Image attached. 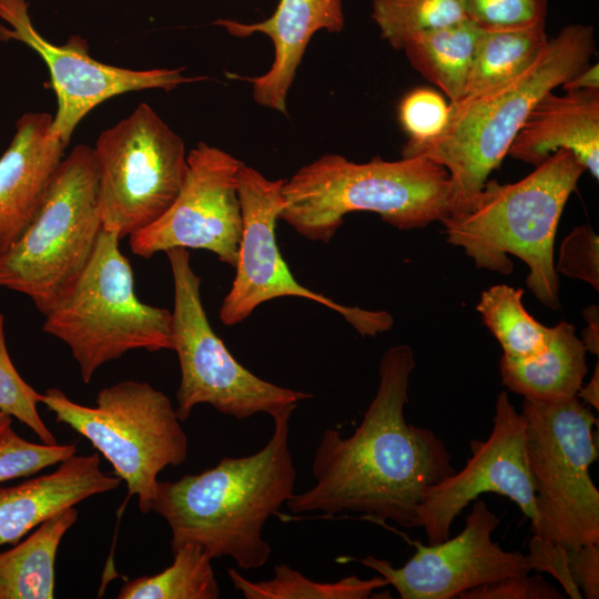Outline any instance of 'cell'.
I'll list each match as a JSON object with an SVG mask.
<instances>
[{
    "mask_svg": "<svg viewBox=\"0 0 599 599\" xmlns=\"http://www.w3.org/2000/svg\"><path fill=\"white\" fill-rule=\"evenodd\" d=\"M414 368L410 346L395 345L384 353L378 388L362 422L347 437L324 430L313 458L315 484L287 500L292 514L353 511L370 521L415 528L427 490L456 470L434 432L405 420Z\"/></svg>",
    "mask_w": 599,
    "mask_h": 599,
    "instance_id": "cell-1",
    "label": "cell"
},
{
    "mask_svg": "<svg viewBox=\"0 0 599 599\" xmlns=\"http://www.w3.org/2000/svg\"><path fill=\"white\" fill-rule=\"evenodd\" d=\"M296 407L272 415V436L257 453L222 458L216 466L175 481L159 480L152 510L167 522L172 549L196 544L212 559L230 557L245 570L268 561L272 548L263 528L294 494L288 433Z\"/></svg>",
    "mask_w": 599,
    "mask_h": 599,
    "instance_id": "cell-2",
    "label": "cell"
},
{
    "mask_svg": "<svg viewBox=\"0 0 599 599\" xmlns=\"http://www.w3.org/2000/svg\"><path fill=\"white\" fill-rule=\"evenodd\" d=\"M596 52L591 26H566L526 70L494 88L449 102L441 132L406 143L402 156L422 155L449 175L450 214L469 210L490 173L498 169L516 134L540 99L590 64Z\"/></svg>",
    "mask_w": 599,
    "mask_h": 599,
    "instance_id": "cell-3",
    "label": "cell"
},
{
    "mask_svg": "<svg viewBox=\"0 0 599 599\" xmlns=\"http://www.w3.org/2000/svg\"><path fill=\"white\" fill-rule=\"evenodd\" d=\"M278 220L311 241L328 243L352 212H373L398 230L422 229L450 214L445 167L422 155L365 163L326 153L283 185Z\"/></svg>",
    "mask_w": 599,
    "mask_h": 599,
    "instance_id": "cell-4",
    "label": "cell"
},
{
    "mask_svg": "<svg viewBox=\"0 0 599 599\" xmlns=\"http://www.w3.org/2000/svg\"><path fill=\"white\" fill-rule=\"evenodd\" d=\"M583 165L568 150H558L515 183L487 180L469 210L440 223L447 241L464 248L478 268L508 275V254L529 267L528 288L551 309L560 308L554 244L564 207Z\"/></svg>",
    "mask_w": 599,
    "mask_h": 599,
    "instance_id": "cell-5",
    "label": "cell"
},
{
    "mask_svg": "<svg viewBox=\"0 0 599 599\" xmlns=\"http://www.w3.org/2000/svg\"><path fill=\"white\" fill-rule=\"evenodd\" d=\"M103 231L92 148L62 159L23 233L0 252V287L28 296L45 315L77 283Z\"/></svg>",
    "mask_w": 599,
    "mask_h": 599,
    "instance_id": "cell-6",
    "label": "cell"
},
{
    "mask_svg": "<svg viewBox=\"0 0 599 599\" xmlns=\"http://www.w3.org/2000/svg\"><path fill=\"white\" fill-rule=\"evenodd\" d=\"M120 237L103 230L73 287L44 316L42 331L64 342L88 384L95 370L132 349H172L171 312L145 304L134 292Z\"/></svg>",
    "mask_w": 599,
    "mask_h": 599,
    "instance_id": "cell-7",
    "label": "cell"
},
{
    "mask_svg": "<svg viewBox=\"0 0 599 599\" xmlns=\"http://www.w3.org/2000/svg\"><path fill=\"white\" fill-rule=\"evenodd\" d=\"M58 423L87 438L136 496L143 514L152 510L159 474L187 458V436L170 398L146 382L123 380L102 388L97 406L71 400L59 388L41 398Z\"/></svg>",
    "mask_w": 599,
    "mask_h": 599,
    "instance_id": "cell-8",
    "label": "cell"
},
{
    "mask_svg": "<svg viewBox=\"0 0 599 599\" xmlns=\"http://www.w3.org/2000/svg\"><path fill=\"white\" fill-rule=\"evenodd\" d=\"M520 415L538 512L534 534L567 549L599 544V491L589 475L598 458L593 413L579 397L524 398Z\"/></svg>",
    "mask_w": 599,
    "mask_h": 599,
    "instance_id": "cell-9",
    "label": "cell"
},
{
    "mask_svg": "<svg viewBox=\"0 0 599 599\" xmlns=\"http://www.w3.org/2000/svg\"><path fill=\"white\" fill-rule=\"evenodd\" d=\"M165 253L174 286L171 332L181 372L175 408L181 422L200 404L241 420L258 413L272 416L313 396L264 380L235 359L209 322L201 277L192 268L189 251L175 247Z\"/></svg>",
    "mask_w": 599,
    "mask_h": 599,
    "instance_id": "cell-10",
    "label": "cell"
},
{
    "mask_svg": "<svg viewBox=\"0 0 599 599\" xmlns=\"http://www.w3.org/2000/svg\"><path fill=\"white\" fill-rule=\"evenodd\" d=\"M92 151L103 230L120 238L155 222L187 174L183 139L148 103L102 131Z\"/></svg>",
    "mask_w": 599,
    "mask_h": 599,
    "instance_id": "cell-11",
    "label": "cell"
},
{
    "mask_svg": "<svg viewBox=\"0 0 599 599\" xmlns=\"http://www.w3.org/2000/svg\"><path fill=\"white\" fill-rule=\"evenodd\" d=\"M284 182V179L270 180L244 163L238 169L243 232L235 277L219 312L221 322L233 326L248 318L265 302L296 296L341 314L362 336H376L388 331L393 325L389 313L342 305L306 288L293 276L275 235L276 222L285 204Z\"/></svg>",
    "mask_w": 599,
    "mask_h": 599,
    "instance_id": "cell-12",
    "label": "cell"
},
{
    "mask_svg": "<svg viewBox=\"0 0 599 599\" xmlns=\"http://www.w3.org/2000/svg\"><path fill=\"white\" fill-rule=\"evenodd\" d=\"M242 163L220 148L199 142L187 154V174L171 206L129 236L132 253L150 258L175 247L206 250L235 267L243 232L237 193Z\"/></svg>",
    "mask_w": 599,
    "mask_h": 599,
    "instance_id": "cell-13",
    "label": "cell"
},
{
    "mask_svg": "<svg viewBox=\"0 0 599 599\" xmlns=\"http://www.w3.org/2000/svg\"><path fill=\"white\" fill-rule=\"evenodd\" d=\"M0 18L10 26L0 24V40L22 42L45 62L57 98L52 130L67 145L82 119L110 98L149 89L170 91L206 79L187 77L184 68L135 70L102 63L89 54L87 41L78 35L53 44L33 27L27 0H0Z\"/></svg>",
    "mask_w": 599,
    "mask_h": 599,
    "instance_id": "cell-14",
    "label": "cell"
},
{
    "mask_svg": "<svg viewBox=\"0 0 599 599\" xmlns=\"http://www.w3.org/2000/svg\"><path fill=\"white\" fill-rule=\"evenodd\" d=\"M499 519L483 499L473 504L465 527L456 537L423 545L402 567L373 556L356 559L377 571L403 599H451L460 593L511 576L529 573V554L507 551L493 541Z\"/></svg>",
    "mask_w": 599,
    "mask_h": 599,
    "instance_id": "cell-15",
    "label": "cell"
},
{
    "mask_svg": "<svg viewBox=\"0 0 599 599\" xmlns=\"http://www.w3.org/2000/svg\"><path fill=\"white\" fill-rule=\"evenodd\" d=\"M473 456L460 471L432 486L416 512L429 544L449 538L457 516L484 493L512 500L535 530L538 512L526 455L525 422L506 392L496 398L494 427L485 441L471 443Z\"/></svg>",
    "mask_w": 599,
    "mask_h": 599,
    "instance_id": "cell-16",
    "label": "cell"
},
{
    "mask_svg": "<svg viewBox=\"0 0 599 599\" xmlns=\"http://www.w3.org/2000/svg\"><path fill=\"white\" fill-rule=\"evenodd\" d=\"M344 0H280L273 14L258 22L220 19L214 24L230 34L246 38L267 35L274 47L271 68L256 77H235L252 84L254 101L286 114V98L313 35L325 30L338 33L345 27Z\"/></svg>",
    "mask_w": 599,
    "mask_h": 599,
    "instance_id": "cell-17",
    "label": "cell"
},
{
    "mask_svg": "<svg viewBox=\"0 0 599 599\" xmlns=\"http://www.w3.org/2000/svg\"><path fill=\"white\" fill-rule=\"evenodd\" d=\"M52 120L47 112L23 114L0 158V252L33 220L64 158L67 144L53 132Z\"/></svg>",
    "mask_w": 599,
    "mask_h": 599,
    "instance_id": "cell-18",
    "label": "cell"
},
{
    "mask_svg": "<svg viewBox=\"0 0 599 599\" xmlns=\"http://www.w3.org/2000/svg\"><path fill=\"white\" fill-rule=\"evenodd\" d=\"M98 453L73 455L49 474L0 486V547L14 545L54 514L118 488V476L102 471Z\"/></svg>",
    "mask_w": 599,
    "mask_h": 599,
    "instance_id": "cell-19",
    "label": "cell"
},
{
    "mask_svg": "<svg viewBox=\"0 0 599 599\" xmlns=\"http://www.w3.org/2000/svg\"><path fill=\"white\" fill-rule=\"evenodd\" d=\"M558 150L570 151L599 177V89L546 93L510 144L508 155L538 166Z\"/></svg>",
    "mask_w": 599,
    "mask_h": 599,
    "instance_id": "cell-20",
    "label": "cell"
},
{
    "mask_svg": "<svg viewBox=\"0 0 599 599\" xmlns=\"http://www.w3.org/2000/svg\"><path fill=\"white\" fill-rule=\"evenodd\" d=\"M587 349L575 326L561 321L550 327L546 347L539 353L499 363L502 384L524 398L561 402L577 397L587 374Z\"/></svg>",
    "mask_w": 599,
    "mask_h": 599,
    "instance_id": "cell-21",
    "label": "cell"
},
{
    "mask_svg": "<svg viewBox=\"0 0 599 599\" xmlns=\"http://www.w3.org/2000/svg\"><path fill=\"white\" fill-rule=\"evenodd\" d=\"M77 519L75 507L65 508L0 552V599L54 598L58 548Z\"/></svg>",
    "mask_w": 599,
    "mask_h": 599,
    "instance_id": "cell-22",
    "label": "cell"
},
{
    "mask_svg": "<svg viewBox=\"0 0 599 599\" xmlns=\"http://www.w3.org/2000/svg\"><path fill=\"white\" fill-rule=\"evenodd\" d=\"M480 31L466 18L415 33L400 51L415 71L436 85L449 102H456L464 97Z\"/></svg>",
    "mask_w": 599,
    "mask_h": 599,
    "instance_id": "cell-23",
    "label": "cell"
},
{
    "mask_svg": "<svg viewBox=\"0 0 599 599\" xmlns=\"http://www.w3.org/2000/svg\"><path fill=\"white\" fill-rule=\"evenodd\" d=\"M548 41L545 24L517 30H481L464 97L494 88L521 73L537 60Z\"/></svg>",
    "mask_w": 599,
    "mask_h": 599,
    "instance_id": "cell-24",
    "label": "cell"
},
{
    "mask_svg": "<svg viewBox=\"0 0 599 599\" xmlns=\"http://www.w3.org/2000/svg\"><path fill=\"white\" fill-rule=\"evenodd\" d=\"M173 562L159 573L126 581L119 599H216L220 587L212 558L196 544L172 549Z\"/></svg>",
    "mask_w": 599,
    "mask_h": 599,
    "instance_id": "cell-25",
    "label": "cell"
},
{
    "mask_svg": "<svg viewBox=\"0 0 599 599\" xmlns=\"http://www.w3.org/2000/svg\"><path fill=\"white\" fill-rule=\"evenodd\" d=\"M524 290L500 284L484 291L477 311L502 347L504 356L522 358L542 351L550 327L537 322L522 304Z\"/></svg>",
    "mask_w": 599,
    "mask_h": 599,
    "instance_id": "cell-26",
    "label": "cell"
},
{
    "mask_svg": "<svg viewBox=\"0 0 599 599\" xmlns=\"http://www.w3.org/2000/svg\"><path fill=\"white\" fill-rule=\"evenodd\" d=\"M227 575L246 599H366L388 585L382 576L362 579L356 575L335 582H318L285 564L276 565L274 576L263 581H251L234 568Z\"/></svg>",
    "mask_w": 599,
    "mask_h": 599,
    "instance_id": "cell-27",
    "label": "cell"
},
{
    "mask_svg": "<svg viewBox=\"0 0 599 599\" xmlns=\"http://www.w3.org/2000/svg\"><path fill=\"white\" fill-rule=\"evenodd\" d=\"M372 19L395 50L415 33L466 19L463 0H373Z\"/></svg>",
    "mask_w": 599,
    "mask_h": 599,
    "instance_id": "cell-28",
    "label": "cell"
},
{
    "mask_svg": "<svg viewBox=\"0 0 599 599\" xmlns=\"http://www.w3.org/2000/svg\"><path fill=\"white\" fill-rule=\"evenodd\" d=\"M42 394L19 374L10 358L4 335V316L0 313V410L29 427L44 444H55L52 432L42 420L38 405Z\"/></svg>",
    "mask_w": 599,
    "mask_h": 599,
    "instance_id": "cell-29",
    "label": "cell"
},
{
    "mask_svg": "<svg viewBox=\"0 0 599 599\" xmlns=\"http://www.w3.org/2000/svg\"><path fill=\"white\" fill-rule=\"evenodd\" d=\"M75 444H35L11 427L0 436V483L30 477L77 454Z\"/></svg>",
    "mask_w": 599,
    "mask_h": 599,
    "instance_id": "cell-30",
    "label": "cell"
},
{
    "mask_svg": "<svg viewBox=\"0 0 599 599\" xmlns=\"http://www.w3.org/2000/svg\"><path fill=\"white\" fill-rule=\"evenodd\" d=\"M464 12L481 30H517L545 24L547 0H463Z\"/></svg>",
    "mask_w": 599,
    "mask_h": 599,
    "instance_id": "cell-31",
    "label": "cell"
},
{
    "mask_svg": "<svg viewBox=\"0 0 599 599\" xmlns=\"http://www.w3.org/2000/svg\"><path fill=\"white\" fill-rule=\"evenodd\" d=\"M449 103L441 93L429 88H417L404 95L398 105V120L415 144L437 136L447 120Z\"/></svg>",
    "mask_w": 599,
    "mask_h": 599,
    "instance_id": "cell-32",
    "label": "cell"
},
{
    "mask_svg": "<svg viewBox=\"0 0 599 599\" xmlns=\"http://www.w3.org/2000/svg\"><path fill=\"white\" fill-rule=\"evenodd\" d=\"M555 270L599 290V238L591 226L575 227L565 237Z\"/></svg>",
    "mask_w": 599,
    "mask_h": 599,
    "instance_id": "cell-33",
    "label": "cell"
},
{
    "mask_svg": "<svg viewBox=\"0 0 599 599\" xmlns=\"http://www.w3.org/2000/svg\"><path fill=\"white\" fill-rule=\"evenodd\" d=\"M461 599H561L556 587L540 576L519 575L469 589Z\"/></svg>",
    "mask_w": 599,
    "mask_h": 599,
    "instance_id": "cell-34",
    "label": "cell"
},
{
    "mask_svg": "<svg viewBox=\"0 0 599 599\" xmlns=\"http://www.w3.org/2000/svg\"><path fill=\"white\" fill-rule=\"evenodd\" d=\"M529 555L535 562V570L552 575L570 598H582L569 571L566 547L534 534L529 542Z\"/></svg>",
    "mask_w": 599,
    "mask_h": 599,
    "instance_id": "cell-35",
    "label": "cell"
},
{
    "mask_svg": "<svg viewBox=\"0 0 599 599\" xmlns=\"http://www.w3.org/2000/svg\"><path fill=\"white\" fill-rule=\"evenodd\" d=\"M572 580L588 599L599 598V544L567 549Z\"/></svg>",
    "mask_w": 599,
    "mask_h": 599,
    "instance_id": "cell-36",
    "label": "cell"
},
{
    "mask_svg": "<svg viewBox=\"0 0 599 599\" xmlns=\"http://www.w3.org/2000/svg\"><path fill=\"white\" fill-rule=\"evenodd\" d=\"M564 91L599 89V65L588 64L562 84Z\"/></svg>",
    "mask_w": 599,
    "mask_h": 599,
    "instance_id": "cell-37",
    "label": "cell"
},
{
    "mask_svg": "<svg viewBox=\"0 0 599 599\" xmlns=\"http://www.w3.org/2000/svg\"><path fill=\"white\" fill-rule=\"evenodd\" d=\"M585 319L588 323V327L585 328L582 335V343L591 354L598 355L599 353V324H598V307L590 306L585 309Z\"/></svg>",
    "mask_w": 599,
    "mask_h": 599,
    "instance_id": "cell-38",
    "label": "cell"
},
{
    "mask_svg": "<svg viewBox=\"0 0 599 599\" xmlns=\"http://www.w3.org/2000/svg\"><path fill=\"white\" fill-rule=\"evenodd\" d=\"M577 397H581L585 402L590 404L596 410L599 408V364L597 363L596 369L586 386H581Z\"/></svg>",
    "mask_w": 599,
    "mask_h": 599,
    "instance_id": "cell-39",
    "label": "cell"
},
{
    "mask_svg": "<svg viewBox=\"0 0 599 599\" xmlns=\"http://www.w3.org/2000/svg\"><path fill=\"white\" fill-rule=\"evenodd\" d=\"M12 417L0 410V436L11 427Z\"/></svg>",
    "mask_w": 599,
    "mask_h": 599,
    "instance_id": "cell-40",
    "label": "cell"
}]
</instances>
